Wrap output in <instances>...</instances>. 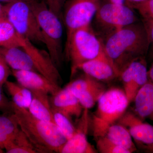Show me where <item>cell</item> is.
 <instances>
[{
	"label": "cell",
	"instance_id": "d6a6232c",
	"mask_svg": "<svg viewBox=\"0 0 153 153\" xmlns=\"http://www.w3.org/2000/svg\"><path fill=\"white\" fill-rule=\"evenodd\" d=\"M148 75L149 80L153 83V62L150 68L148 70Z\"/></svg>",
	"mask_w": 153,
	"mask_h": 153
},
{
	"label": "cell",
	"instance_id": "8d00e7d4",
	"mask_svg": "<svg viewBox=\"0 0 153 153\" xmlns=\"http://www.w3.org/2000/svg\"><path fill=\"white\" fill-rule=\"evenodd\" d=\"M4 151L3 150V149L0 147V153H4Z\"/></svg>",
	"mask_w": 153,
	"mask_h": 153
},
{
	"label": "cell",
	"instance_id": "4fadbf2b",
	"mask_svg": "<svg viewBox=\"0 0 153 153\" xmlns=\"http://www.w3.org/2000/svg\"><path fill=\"white\" fill-rule=\"evenodd\" d=\"M22 48L30 56L38 72L53 83L60 85L61 76L58 68L53 63L48 52L38 49L33 43L26 38Z\"/></svg>",
	"mask_w": 153,
	"mask_h": 153
},
{
	"label": "cell",
	"instance_id": "44dd1931",
	"mask_svg": "<svg viewBox=\"0 0 153 153\" xmlns=\"http://www.w3.org/2000/svg\"><path fill=\"white\" fill-rule=\"evenodd\" d=\"M4 85L11 96L14 104L19 107L28 109L32 100V94L30 89L18 82L9 80L6 81Z\"/></svg>",
	"mask_w": 153,
	"mask_h": 153
},
{
	"label": "cell",
	"instance_id": "f1b7e54d",
	"mask_svg": "<svg viewBox=\"0 0 153 153\" xmlns=\"http://www.w3.org/2000/svg\"><path fill=\"white\" fill-rule=\"evenodd\" d=\"M49 8L62 19V13L66 0H44Z\"/></svg>",
	"mask_w": 153,
	"mask_h": 153
},
{
	"label": "cell",
	"instance_id": "603a6c76",
	"mask_svg": "<svg viewBox=\"0 0 153 153\" xmlns=\"http://www.w3.org/2000/svg\"><path fill=\"white\" fill-rule=\"evenodd\" d=\"M25 39L7 20L0 21V46L22 48Z\"/></svg>",
	"mask_w": 153,
	"mask_h": 153
},
{
	"label": "cell",
	"instance_id": "4dcf8cb0",
	"mask_svg": "<svg viewBox=\"0 0 153 153\" xmlns=\"http://www.w3.org/2000/svg\"><path fill=\"white\" fill-rule=\"evenodd\" d=\"M143 23L147 31L149 41V47L148 52H149L151 59H153V22Z\"/></svg>",
	"mask_w": 153,
	"mask_h": 153
},
{
	"label": "cell",
	"instance_id": "277c9868",
	"mask_svg": "<svg viewBox=\"0 0 153 153\" xmlns=\"http://www.w3.org/2000/svg\"><path fill=\"white\" fill-rule=\"evenodd\" d=\"M31 4L41 29L47 52L58 68L61 65L63 57L62 19L49 8L44 1L33 0Z\"/></svg>",
	"mask_w": 153,
	"mask_h": 153
},
{
	"label": "cell",
	"instance_id": "d590c367",
	"mask_svg": "<svg viewBox=\"0 0 153 153\" xmlns=\"http://www.w3.org/2000/svg\"><path fill=\"white\" fill-rule=\"evenodd\" d=\"M144 1L145 0H126V1L130 3H139Z\"/></svg>",
	"mask_w": 153,
	"mask_h": 153
},
{
	"label": "cell",
	"instance_id": "6da1fadb",
	"mask_svg": "<svg viewBox=\"0 0 153 153\" xmlns=\"http://www.w3.org/2000/svg\"><path fill=\"white\" fill-rule=\"evenodd\" d=\"M103 42L107 57L120 73L133 61L145 57L149 41L143 22H136L116 30Z\"/></svg>",
	"mask_w": 153,
	"mask_h": 153
},
{
	"label": "cell",
	"instance_id": "2e32d148",
	"mask_svg": "<svg viewBox=\"0 0 153 153\" xmlns=\"http://www.w3.org/2000/svg\"><path fill=\"white\" fill-rule=\"evenodd\" d=\"M11 74L17 82L30 90L41 91L52 95L61 88L37 71L11 69Z\"/></svg>",
	"mask_w": 153,
	"mask_h": 153
},
{
	"label": "cell",
	"instance_id": "d6986e66",
	"mask_svg": "<svg viewBox=\"0 0 153 153\" xmlns=\"http://www.w3.org/2000/svg\"><path fill=\"white\" fill-rule=\"evenodd\" d=\"M30 91L32 100L28 108L30 113L38 119L55 123L49 94L41 91Z\"/></svg>",
	"mask_w": 153,
	"mask_h": 153
},
{
	"label": "cell",
	"instance_id": "ac0fdd59",
	"mask_svg": "<svg viewBox=\"0 0 153 153\" xmlns=\"http://www.w3.org/2000/svg\"><path fill=\"white\" fill-rule=\"evenodd\" d=\"M0 55L11 69L37 71L33 61L27 52L21 47L0 46Z\"/></svg>",
	"mask_w": 153,
	"mask_h": 153
},
{
	"label": "cell",
	"instance_id": "7a4b0ae2",
	"mask_svg": "<svg viewBox=\"0 0 153 153\" xmlns=\"http://www.w3.org/2000/svg\"><path fill=\"white\" fill-rule=\"evenodd\" d=\"M13 113L20 128L27 136L38 153H59L67 141L55 123L38 119L28 109L13 102Z\"/></svg>",
	"mask_w": 153,
	"mask_h": 153
},
{
	"label": "cell",
	"instance_id": "52a82bcc",
	"mask_svg": "<svg viewBox=\"0 0 153 153\" xmlns=\"http://www.w3.org/2000/svg\"><path fill=\"white\" fill-rule=\"evenodd\" d=\"M102 4L101 0H67L62 13L66 38L75 30L91 24Z\"/></svg>",
	"mask_w": 153,
	"mask_h": 153
},
{
	"label": "cell",
	"instance_id": "d4e9b609",
	"mask_svg": "<svg viewBox=\"0 0 153 153\" xmlns=\"http://www.w3.org/2000/svg\"><path fill=\"white\" fill-rule=\"evenodd\" d=\"M53 119L55 124L59 128L60 131L67 140H69L74 135L76 132V128L72 124V122L68 118L52 108Z\"/></svg>",
	"mask_w": 153,
	"mask_h": 153
},
{
	"label": "cell",
	"instance_id": "ffe728a7",
	"mask_svg": "<svg viewBox=\"0 0 153 153\" xmlns=\"http://www.w3.org/2000/svg\"><path fill=\"white\" fill-rule=\"evenodd\" d=\"M137 115L153 121V83L149 80L139 91L134 99Z\"/></svg>",
	"mask_w": 153,
	"mask_h": 153
},
{
	"label": "cell",
	"instance_id": "484cf974",
	"mask_svg": "<svg viewBox=\"0 0 153 153\" xmlns=\"http://www.w3.org/2000/svg\"><path fill=\"white\" fill-rule=\"evenodd\" d=\"M128 5L138 11L143 23L153 22V0H145L139 3L127 2Z\"/></svg>",
	"mask_w": 153,
	"mask_h": 153
},
{
	"label": "cell",
	"instance_id": "f546056e",
	"mask_svg": "<svg viewBox=\"0 0 153 153\" xmlns=\"http://www.w3.org/2000/svg\"><path fill=\"white\" fill-rule=\"evenodd\" d=\"M10 66L0 55V85L3 86L11 74Z\"/></svg>",
	"mask_w": 153,
	"mask_h": 153
},
{
	"label": "cell",
	"instance_id": "30bf717a",
	"mask_svg": "<svg viewBox=\"0 0 153 153\" xmlns=\"http://www.w3.org/2000/svg\"><path fill=\"white\" fill-rule=\"evenodd\" d=\"M145 57H140L129 64L121 72L124 91L129 103L134 101L140 89L149 80Z\"/></svg>",
	"mask_w": 153,
	"mask_h": 153
},
{
	"label": "cell",
	"instance_id": "e0dca14e",
	"mask_svg": "<svg viewBox=\"0 0 153 153\" xmlns=\"http://www.w3.org/2000/svg\"><path fill=\"white\" fill-rule=\"evenodd\" d=\"M100 81H108L120 76V73L106 56L82 63L78 70Z\"/></svg>",
	"mask_w": 153,
	"mask_h": 153
},
{
	"label": "cell",
	"instance_id": "8fae6325",
	"mask_svg": "<svg viewBox=\"0 0 153 153\" xmlns=\"http://www.w3.org/2000/svg\"><path fill=\"white\" fill-rule=\"evenodd\" d=\"M91 121L94 138L106 137L111 141L126 149L131 153L137 150L131 135L124 126L118 123H107L93 116Z\"/></svg>",
	"mask_w": 153,
	"mask_h": 153
},
{
	"label": "cell",
	"instance_id": "1f68e13d",
	"mask_svg": "<svg viewBox=\"0 0 153 153\" xmlns=\"http://www.w3.org/2000/svg\"><path fill=\"white\" fill-rule=\"evenodd\" d=\"M7 20L5 13L4 5L2 4L0 2V21Z\"/></svg>",
	"mask_w": 153,
	"mask_h": 153
},
{
	"label": "cell",
	"instance_id": "3957f363",
	"mask_svg": "<svg viewBox=\"0 0 153 153\" xmlns=\"http://www.w3.org/2000/svg\"><path fill=\"white\" fill-rule=\"evenodd\" d=\"M91 25L77 29L66 38L65 51L71 63V78L82 63L106 56L103 42L96 35Z\"/></svg>",
	"mask_w": 153,
	"mask_h": 153
},
{
	"label": "cell",
	"instance_id": "7402d4cb",
	"mask_svg": "<svg viewBox=\"0 0 153 153\" xmlns=\"http://www.w3.org/2000/svg\"><path fill=\"white\" fill-rule=\"evenodd\" d=\"M19 129L14 113L0 115V147L4 149L5 145L13 138Z\"/></svg>",
	"mask_w": 153,
	"mask_h": 153
},
{
	"label": "cell",
	"instance_id": "4316f807",
	"mask_svg": "<svg viewBox=\"0 0 153 153\" xmlns=\"http://www.w3.org/2000/svg\"><path fill=\"white\" fill-rule=\"evenodd\" d=\"M98 152L101 153H131L126 149L111 141L106 137L95 138Z\"/></svg>",
	"mask_w": 153,
	"mask_h": 153
},
{
	"label": "cell",
	"instance_id": "5bb4252c",
	"mask_svg": "<svg viewBox=\"0 0 153 153\" xmlns=\"http://www.w3.org/2000/svg\"><path fill=\"white\" fill-rule=\"evenodd\" d=\"M76 132L71 138L67 140L60 149V153H95L97 151L88 141L87 134L89 124L88 109L84 108L78 120Z\"/></svg>",
	"mask_w": 153,
	"mask_h": 153
},
{
	"label": "cell",
	"instance_id": "8992f818",
	"mask_svg": "<svg viewBox=\"0 0 153 153\" xmlns=\"http://www.w3.org/2000/svg\"><path fill=\"white\" fill-rule=\"evenodd\" d=\"M96 24L105 38L121 28L139 22L134 9L128 5L102 3L95 16Z\"/></svg>",
	"mask_w": 153,
	"mask_h": 153
},
{
	"label": "cell",
	"instance_id": "7c38bea8",
	"mask_svg": "<svg viewBox=\"0 0 153 153\" xmlns=\"http://www.w3.org/2000/svg\"><path fill=\"white\" fill-rule=\"evenodd\" d=\"M118 121L140 146L153 153V126L143 122L139 117L129 112L125 113Z\"/></svg>",
	"mask_w": 153,
	"mask_h": 153
},
{
	"label": "cell",
	"instance_id": "ba28073f",
	"mask_svg": "<svg viewBox=\"0 0 153 153\" xmlns=\"http://www.w3.org/2000/svg\"><path fill=\"white\" fill-rule=\"evenodd\" d=\"M124 90L113 88L105 92L97 101L94 117L108 123H115L126 112L129 104Z\"/></svg>",
	"mask_w": 153,
	"mask_h": 153
},
{
	"label": "cell",
	"instance_id": "cb8c5ba5",
	"mask_svg": "<svg viewBox=\"0 0 153 153\" xmlns=\"http://www.w3.org/2000/svg\"><path fill=\"white\" fill-rule=\"evenodd\" d=\"M4 149L8 153H38L20 128L13 138L5 145Z\"/></svg>",
	"mask_w": 153,
	"mask_h": 153
},
{
	"label": "cell",
	"instance_id": "836d02e7",
	"mask_svg": "<svg viewBox=\"0 0 153 153\" xmlns=\"http://www.w3.org/2000/svg\"><path fill=\"white\" fill-rule=\"evenodd\" d=\"M20 1V0H0V2H3L6 4H8L16 1ZM23 1H32L33 0H23Z\"/></svg>",
	"mask_w": 153,
	"mask_h": 153
},
{
	"label": "cell",
	"instance_id": "5b68a950",
	"mask_svg": "<svg viewBox=\"0 0 153 153\" xmlns=\"http://www.w3.org/2000/svg\"><path fill=\"white\" fill-rule=\"evenodd\" d=\"M31 2L20 0L4 5L6 18L23 38L34 44H44L41 29Z\"/></svg>",
	"mask_w": 153,
	"mask_h": 153
},
{
	"label": "cell",
	"instance_id": "e575fe53",
	"mask_svg": "<svg viewBox=\"0 0 153 153\" xmlns=\"http://www.w3.org/2000/svg\"><path fill=\"white\" fill-rule=\"evenodd\" d=\"M109 1L116 4H123L126 1V0H109Z\"/></svg>",
	"mask_w": 153,
	"mask_h": 153
},
{
	"label": "cell",
	"instance_id": "9c48e42d",
	"mask_svg": "<svg viewBox=\"0 0 153 153\" xmlns=\"http://www.w3.org/2000/svg\"><path fill=\"white\" fill-rule=\"evenodd\" d=\"M66 87L76 97L83 108L88 109L94 106L106 91L101 81L85 74L69 82Z\"/></svg>",
	"mask_w": 153,
	"mask_h": 153
},
{
	"label": "cell",
	"instance_id": "9a60e30c",
	"mask_svg": "<svg viewBox=\"0 0 153 153\" xmlns=\"http://www.w3.org/2000/svg\"><path fill=\"white\" fill-rule=\"evenodd\" d=\"M50 101L53 109L61 113L72 122L74 118L79 119L84 110L76 97L66 87L51 95Z\"/></svg>",
	"mask_w": 153,
	"mask_h": 153
},
{
	"label": "cell",
	"instance_id": "83f0119b",
	"mask_svg": "<svg viewBox=\"0 0 153 153\" xmlns=\"http://www.w3.org/2000/svg\"><path fill=\"white\" fill-rule=\"evenodd\" d=\"M2 85H0V112L6 114H13V104L3 92Z\"/></svg>",
	"mask_w": 153,
	"mask_h": 153
}]
</instances>
